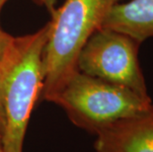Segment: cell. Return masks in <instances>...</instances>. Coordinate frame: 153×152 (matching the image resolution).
Listing matches in <instances>:
<instances>
[{
	"label": "cell",
	"instance_id": "5b68a950",
	"mask_svg": "<svg viewBox=\"0 0 153 152\" xmlns=\"http://www.w3.org/2000/svg\"><path fill=\"white\" fill-rule=\"evenodd\" d=\"M94 147L96 152H153V104L140 115L101 129Z\"/></svg>",
	"mask_w": 153,
	"mask_h": 152
},
{
	"label": "cell",
	"instance_id": "6da1fadb",
	"mask_svg": "<svg viewBox=\"0 0 153 152\" xmlns=\"http://www.w3.org/2000/svg\"><path fill=\"white\" fill-rule=\"evenodd\" d=\"M51 22L13 38L0 60V133L4 152H23L29 119L44 85V54Z\"/></svg>",
	"mask_w": 153,
	"mask_h": 152
},
{
	"label": "cell",
	"instance_id": "30bf717a",
	"mask_svg": "<svg viewBox=\"0 0 153 152\" xmlns=\"http://www.w3.org/2000/svg\"><path fill=\"white\" fill-rule=\"evenodd\" d=\"M7 1H8V0H0V11H1V9H2V7H3V5H4Z\"/></svg>",
	"mask_w": 153,
	"mask_h": 152
},
{
	"label": "cell",
	"instance_id": "7a4b0ae2",
	"mask_svg": "<svg viewBox=\"0 0 153 152\" xmlns=\"http://www.w3.org/2000/svg\"><path fill=\"white\" fill-rule=\"evenodd\" d=\"M120 0H66L51 13V30L44 54L42 96L47 101L65 85L77 70L82 47L100 29L106 15Z\"/></svg>",
	"mask_w": 153,
	"mask_h": 152
},
{
	"label": "cell",
	"instance_id": "3957f363",
	"mask_svg": "<svg viewBox=\"0 0 153 152\" xmlns=\"http://www.w3.org/2000/svg\"><path fill=\"white\" fill-rule=\"evenodd\" d=\"M51 102L61 107L76 127L94 134L116 122L142 114L153 104L150 97L80 71Z\"/></svg>",
	"mask_w": 153,
	"mask_h": 152
},
{
	"label": "cell",
	"instance_id": "277c9868",
	"mask_svg": "<svg viewBox=\"0 0 153 152\" xmlns=\"http://www.w3.org/2000/svg\"><path fill=\"white\" fill-rule=\"evenodd\" d=\"M140 44L126 34L100 28L81 50L77 70L150 97L138 61Z\"/></svg>",
	"mask_w": 153,
	"mask_h": 152
},
{
	"label": "cell",
	"instance_id": "ba28073f",
	"mask_svg": "<svg viewBox=\"0 0 153 152\" xmlns=\"http://www.w3.org/2000/svg\"><path fill=\"white\" fill-rule=\"evenodd\" d=\"M33 1L37 2L38 4L45 6L48 10H50L51 13H53L54 10V4H55V1H56V0H33Z\"/></svg>",
	"mask_w": 153,
	"mask_h": 152
},
{
	"label": "cell",
	"instance_id": "9c48e42d",
	"mask_svg": "<svg viewBox=\"0 0 153 152\" xmlns=\"http://www.w3.org/2000/svg\"><path fill=\"white\" fill-rule=\"evenodd\" d=\"M0 152H4V149H3V145H2V137H1V133H0Z\"/></svg>",
	"mask_w": 153,
	"mask_h": 152
},
{
	"label": "cell",
	"instance_id": "52a82bcc",
	"mask_svg": "<svg viewBox=\"0 0 153 152\" xmlns=\"http://www.w3.org/2000/svg\"><path fill=\"white\" fill-rule=\"evenodd\" d=\"M13 37L7 33H5L4 31L0 28V60H1L3 54H4L6 48L8 47L9 44L11 43Z\"/></svg>",
	"mask_w": 153,
	"mask_h": 152
},
{
	"label": "cell",
	"instance_id": "8992f818",
	"mask_svg": "<svg viewBox=\"0 0 153 152\" xmlns=\"http://www.w3.org/2000/svg\"><path fill=\"white\" fill-rule=\"evenodd\" d=\"M100 28L126 34L139 43L153 38V0H128L113 5Z\"/></svg>",
	"mask_w": 153,
	"mask_h": 152
}]
</instances>
